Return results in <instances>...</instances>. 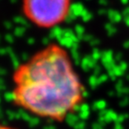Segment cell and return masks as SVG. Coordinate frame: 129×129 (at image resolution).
Here are the masks:
<instances>
[{
    "label": "cell",
    "mask_w": 129,
    "mask_h": 129,
    "mask_svg": "<svg viewBox=\"0 0 129 129\" xmlns=\"http://www.w3.org/2000/svg\"><path fill=\"white\" fill-rule=\"evenodd\" d=\"M12 102L41 119L62 122L80 107L86 89L69 53L51 43L42 48L12 75Z\"/></svg>",
    "instance_id": "obj_1"
},
{
    "label": "cell",
    "mask_w": 129,
    "mask_h": 129,
    "mask_svg": "<svg viewBox=\"0 0 129 129\" xmlns=\"http://www.w3.org/2000/svg\"><path fill=\"white\" fill-rule=\"evenodd\" d=\"M24 16L39 28H52L64 21L68 14L69 0H22Z\"/></svg>",
    "instance_id": "obj_2"
},
{
    "label": "cell",
    "mask_w": 129,
    "mask_h": 129,
    "mask_svg": "<svg viewBox=\"0 0 129 129\" xmlns=\"http://www.w3.org/2000/svg\"><path fill=\"white\" fill-rule=\"evenodd\" d=\"M0 129H19V128H16V127H14V126H11V125H8V124H4V123H2L0 121Z\"/></svg>",
    "instance_id": "obj_3"
}]
</instances>
